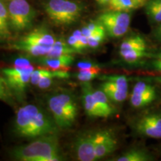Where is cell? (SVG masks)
I'll use <instances>...</instances> for the list:
<instances>
[{
    "label": "cell",
    "mask_w": 161,
    "mask_h": 161,
    "mask_svg": "<svg viewBox=\"0 0 161 161\" xmlns=\"http://www.w3.org/2000/svg\"><path fill=\"white\" fill-rule=\"evenodd\" d=\"M12 158L22 161H59L64 159L57 134L35 138L30 143L15 148Z\"/></svg>",
    "instance_id": "7a4b0ae2"
},
{
    "label": "cell",
    "mask_w": 161,
    "mask_h": 161,
    "mask_svg": "<svg viewBox=\"0 0 161 161\" xmlns=\"http://www.w3.org/2000/svg\"><path fill=\"white\" fill-rule=\"evenodd\" d=\"M40 64L51 69L65 70L74 62L73 55H66L58 57H40Z\"/></svg>",
    "instance_id": "9a60e30c"
},
{
    "label": "cell",
    "mask_w": 161,
    "mask_h": 161,
    "mask_svg": "<svg viewBox=\"0 0 161 161\" xmlns=\"http://www.w3.org/2000/svg\"><path fill=\"white\" fill-rule=\"evenodd\" d=\"M146 5L147 14L151 19L156 23H161V10L151 1H148Z\"/></svg>",
    "instance_id": "484cf974"
},
{
    "label": "cell",
    "mask_w": 161,
    "mask_h": 161,
    "mask_svg": "<svg viewBox=\"0 0 161 161\" xmlns=\"http://www.w3.org/2000/svg\"><path fill=\"white\" fill-rule=\"evenodd\" d=\"M34 70L33 66L23 68L12 66L3 69V73L11 91L22 97L28 84L31 83V75Z\"/></svg>",
    "instance_id": "ba28073f"
},
{
    "label": "cell",
    "mask_w": 161,
    "mask_h": 161,
    "mask_svg": "<svg viewBox=\"0 0 161 161\" xmlns=\"http://www.w3.org/2000/svg\"><path fill=\"white\" fill-rule=\"evenodd\" d=\"M11 48L18 51H23L26 52L29 55L33 57H43L49 53L52 47H46V46L36 45L23 42L16 41L14 43H12Z\"/></svg>",
    "instance_id": "e0dca14e"
},
{
    "label": "cell",
    "mask_w": 161,
    "mask_h": 161,
    "mask_svg": "<svg viewBox=\"0 0 161 161\" xmlns=\"http://www.w3.org/2000/svg\"><path fill=\"white\" fill-rule=\"evenodd\" d=\"M58 128L53 119H52L35 104H27L20 108L14 125L16 135L27 139L57 134Z\"/></svg>",
    "instance_id": "6da1fadb"
},
{
    "label": "cell",
    "mask_w": 161,
    "mask_h": 161,
    "mask_svg": "<svg viewBox=\"0 0 161 161\" xmlns=\"http://www.w3.org/2000/svg\"><path fill=\"white\" fill-rule=\"evenodd\" d=\"M149 0H110V10L129 12L145 6Z\"/></svg>",
    "instance_id": "ac0fdd59"
},
{
    "label": "cell",
    "mask_w": 161,
    "mask_h": 161,
    "mask_svg": "<svg viewBox=\"0 0 161 161\" xmlns=\"http://www.w3.org/2000/svg\"><path fill=\"white\" fill-rule=\"evenodd\" d=\"M153 65H154V67L157 70L161 72V59L157 58V59L153 62Z\"/></svg>",
    "instance_id": "4dcf8cb0"
},
{
    "label": "cell",
    "mask_w": 161,
    "mask_h": 161,
    "mask_svg": "<svg viewBox=\"0 0 161 161\" xmlns=\"http://www.w3.org/2000/svg\"><path fill=\"white\" fill-rule=\"evenodd\" d=\"M104 131V130L88 131L82 134L76 139L74 144V149L78 160H96L95 155L96 146L103 135Z\"/></svg>",
    "instance_id": "52a82bcc"
},
{
    "label": "cell",
    "mask_w": 161,
    "mask_h": 161,
    "mask_svg": "<svg viewBox=\"0 0 161 161\" xmlns=\"http://www.w3.org/2000/svg\"><path fill=\"white\" fill-rule=\"evenodd\" d=\"M11 24L8 7L0 0V38L8 39L11 37Z\"/></svg>",
    "instance_id": "44dd1931"
},
{
    "label": "cell",
    "mask_w": 161,
    "mask_h": 161,
    "mask_svg": "<svg viewBox=\"0 0 161 161\" xmlns=\"http://www.w3.org/2000/svg\"><path fill=\"white\" fill-rule=\"evenodd\" d=\"M157 58H158V59H161V53H160L158 56H157Z\"/></svg>",
    "instance_id": "e575fe53"
},
{
    "label": "cell",
    "mask_w": 161,
    "mask_h": 161,
    "mask_svg": "<svg viewBox=\"0 0 161 161\" xmlns=\"http://www.w3.org/2000/svg\"><path fill=\"white\" fill-rule=\"evenodd\" d=\"M8 11L11 28L16 31L29 29L36 17L35 10L26 0H10Z\"/></svg>",
    "instance_id": "5b68a950"
},
{
    "label": "cell",
    "mask_w": 161,
    "mask_h": 161,
    "mask_svg": "<svg viewBox=\"0 0 161 161\" xmlns=\"http://www.w3.org/2000/svg\"><path fill=\"white\" fill-rule=\"evenodd\" d=\"M156 36L158 37V39L161 40V25L159 26V28L156 31Z\"/></svg>",
    "instance_id": "836d02e7"
},
{
    "label": "cell",
    "mask_w": 161,
    "mask_h": 161,
    "mask_svg": "<svg viewBox=\"0 0 161 161\" xmlns=\"http://www.w3.org/2000/svg\"><path fill=\"white\" fill-rule=\"evenodd\" d=\"M135 129L147 137L161 139V113L152 112L136 121Z\"/></svg>",
    "instance_id": "30bf717a"
},
{
    "label": "cell",
    "mask_w": 161,
    "mask_h": 161,
    "mask_svg": "<svg viewBox=\"0 0 161 161\" xmlns=\"http://www.w3.org/2000/svg\"><path fill=\"white\" fill-rule=\"evenodd\" d=\"M72 34L77 37L78 42H79L80 49H81L82 51H83L84 49H86V48L89 47V46H88L87 37H85V36L82 34L81 30H75V31H73Z\"/></svg>",
    "instance_id": "83f0119b"
},
{
    "label": "cell",
    "mask_w": 161,
    "mask_h": 161,
    "mask_svg": "<svg viewBox=\"0 0 161 161\" xmlns=\"http://www.w3.org/2000/svg\"><path fill=\"white\" fill-rule=\"evenodd\" d=\"M100 72L101 68L94 69H81L76 73V78L83 83L90 82V80H93L98 75H99Z\"/></svg>",
    "instance_id": "d4e9b609"
},
{
    "label": "cell",
    "mask_w": 161,
    "mask_h": 161,
    "mask_svg": "<svg viewBox=\"0 0 161 161\" xmlns=\"http://www.w3.org/2000/svg\"><path fill=\"white\" fill-rule=\"evenodd\" d=\"M32 66L31 61L28 58L20 56V57L16 58L14 61V66L15 67H29V66Z\"/></svg>",
    "instance_id": "f1b7e54d"
},
{
    "label": "cell",
    "mask_w": 161,
    "mask_h": 161,
    "mask_svg": "<svg viewBox=\"0 0 161 161\" xmlns=\"http://www.w3.org/2000/svg\"><path fill=\"white\" fill-rule=\"evenodd\" d=\"M117 148V140L110 130L105 129L103 135L96 146V160L103 158L114 152Z\"/></svg>",
    "instance_id": "5bb4252c"
},
{
    "label": "cell",
    "mask_w": 161,
    "mask_h": 161,
    "mask_svg": "<svg viewBox=\"0 0 161 161\" xmlns=\"http://www.w3.org/2000/svg\"><path fill=\"white\" fill-rule=\"evenodd\" d=\"M145 40L140 35L126 38L121 43L119 55L126 63L134 64L147 55Z\"/></svg>",
    "instance_id": "9c48e42d"
},
{
    "label": "cell",
    "mask_w": 161,
    "mask_h": 161,
    "mask_svg": "<svg viewBox=\"0 0 161 161\" xmlns=\"http://www.w3.org/2000/svg\"><path fill=\"white\" fill-rule=\"evenodd\" d=\"M97 20L110 37L117 38L125 35L129 29L130 15L127 11L110 10L98 16Z\"/></svg>",
    "instance_id": "8992f818"
},
{
    "label": "cell",
    "mask_w": 161,
    "mask_h": 161,
    "mask_svg": "<svg viewBox=\"0 0 161 161\" xmlns=\"http://www.w3.org/2000/svg\"><path fill=\"white\" fill-rule=\"evenodd\" d=\"M45 11L56 25H71L81 16L83 8L79 3L71 0H49L46 3Z\"/></svg>",
    "instance_id": "277c9868"
},
{
    "label": "cell",
    "mask_w": 161,
    "mask_h": 161,
    "mask_svg": "<svg viewBox=\"0 0 161 161\" xmlns=\"http://www.w3.org/2000/svg\"><path fill=\"white\" fill-rule=\"evenodd\" d=\"M106 34L107 32L104 28L98 30L97 31L93 32L92 35L87 38L89 47L92 48V49L98 48L102 44V42L104 41V40L105 39Z\"/></svg>",
    "instance_id": "cb8c5ba5"
},
{
    "label": "cell",
    "mask_w": 161,
    "mask_h": 161,
    "mask_svg": "<svg viewBox=\"0 0 161 161\" xmlns=\"http://www.w3.org/2000/svg\"><path fill=\"white\" fill-rule=\"evenodd\" d=\"M91 84L85 82L82 84V98L86 114L92 118H104L103 114L98 107L93 95Z\"/></svg>",
    "instance_id": "4fadbf2b"
},
{
    "label": "cell",
    "mask_w": 161,
    "mask_h": 161,
    "mask_svg": "<svg viewBox=\"0 0 161 161\" xmlns=\"http://www.w3.org/2000/svg\"><path fill=\"white\" fill-rule=\"evenodd\" d=\"M97 2V3L100 5H107V4L109 3L110 0H96Z\"/></svg>",
    "instance_id": "d6a6232c"
},
{
    "label": "cell",
    "mask_w": 161,
    "mask_h": 161,
    "mask_svg": "<svg viewBox=\"0 0 161 161\" xmlns=\"http://www.w3.org/2000/svg\"><path fill=\"white\" fill-rule=\"evenodd\" d=\"M154 158L148 151L142 148H133L116 159L117 161H151Z\"/></svg>",
    "instance_id": "ffe728a7"
},
{
    "label": "cell",
    "mask_w": 161,
    "mask_h": 161,
    "mask_svg": "<svg viewBox=\"0 0 161 161\" xmlns=\"http://www.w3.org/2000/svg\"><path fill=\"white\" fill-rule=\"evenodd\" d=\"M77 67L78 69H100V66L98 64L94 62L90 61V60H80L77 64Z\"/></svg>",
    "instance_id": "4316f807"
},
{
    "label": "cell",
    "mask_w": 161,
    "mask_h": 161,
    "mask_svg": "<svg viewBox=\"0 0 161 161\" xmlns=\"http://www.w3.org/2000/svg\"><path fill=\"white\" fill-rule=\"evenodd\" d=\"M93 92L94 97H95L96 102L98 107L103 114L104 118L109 117L116 112V109L111 104V100L108 98V96L104 93V92L102 89L94 90Z\"/></svg>",
    "instance_id": "d6986e66"
},
{
    "label": "cell",
    "mask_w": 161,
    "mask_h": 161,
    "mask_svg": "<svg viewBox=\"0 0 161 161\" xmlns=\"http://www.w3.org/2000/svg\"><path fill=\"white\" fill-rule=\"evenodd\" d=\"M11 92L5 76L0 74V100L10 104H13V96Z\"/></svg>",
    "instance_id": "603a6c76"
},
{
    "label": "cell",
    "mask_w": 161,
    "mask_h": 161,
    "mask_svg": "<svg viewBox=\"0 0 161 161\" xmlns=\"http://www.w3.org/2000/svg\"><path fill=\"white\" fill-rule=\"evenodd\" d=\"M48 107L59 128H69L75 123L78 106L75 95L67 90L56 92L48 98Z\"/></svg>",
    "instance_id": "3957f363"
},
{
    "label": "cell",
    "mask_w": 161,
    "mask_h": 161,
    "mask_svg": "<svg viewBox=\"0 0 161 161\" xmlns=\"http://www.w3.org/2000/svg\"><path fill=\"white\" fill-rule=\"evenodd\" d=\"M66 42H67L68 44L71 46L72 49H75L77 52H80L82 51L81 49H80L79 42H78L77 37H76L75 36L73 35V34L68 37Z\"/></svg>",
    "instance_id": "f546056e"
},
{
    "label": "cell",
    "mask_w": 161,
    "mask_h": 161,
    "mask_svg": "<svg viewBox=\"0 0 161 161\" xmlns=\"http://www.w3.org/2000/svg\"><path fill=\"white\" fill-rule=\"evenodd\" d=\"M70 74L66 70L37 69L32 72L31 84L37 86L40 89L45 90L50 87L58 79L69 78Z\"/></svg>",
    "instance_id": "8fae6325"
},
{
    "label": "cell",
    "mask_w": 161,
    "mask_h": 161,
    "mask_svg": "<svg viewBox=\"0 0 161 161\" xmlns=\"http://www.w3.org/2000/svg\"><path fill=\"white\" fill-rule=\"evenodd\" d=\"M101 89L113 102H122L128 97V90H124L110 80L104 79V82L101 85Z\"/></svg>",
    "instance_id": "2e32d148"
},
{
    "label": "cell",
    "mask_w": 161,
    "mask_h": 161,
    "mask_svg": "<svg viewBox=\"0 0 161 161\" xmlns=\"http://www.w3.org/2000/svg\"><path fill=\"white\" fill-rule=\"evenodd\" d=\"M56 38L49 29L44 27L37 28L22 37L19 41L36 45L52 47Z\"/></svg>",
    "instance_id": "7c38bea8"
},
{
    "label": "cell",
    "mask_w": 161,
    "mask_h": 161,
    "mask_svg": "<svg viewBox=\"0 0 161 161\" xmlns=\"http://www.w3.org/2000/svg\"><path fill=\"white\" fill-rule=\"evenodd\" d=\"M150 1L161 10V0H150Z\"/></svg>",
    "instance_id": "1f68e13d"
},
{
    "label": "cell",
    "mask_w": 161,
    "mask_h": 161,
    "mask_svg": "<svg viewBox=\"0 0 161 161\" xmlns=\"http://www.w3.org/2000/svg\"><path fill=\"white\" fill-rule=\"evenodd\" d=\"M76 52H77L72 49L65 40L56 39L49 52L46 55V57H58V56L66 55H73Z\"/></svg>",
    "instance_id": "7402d4cb"
}]
</instances>
